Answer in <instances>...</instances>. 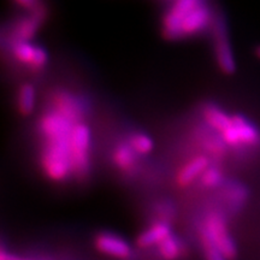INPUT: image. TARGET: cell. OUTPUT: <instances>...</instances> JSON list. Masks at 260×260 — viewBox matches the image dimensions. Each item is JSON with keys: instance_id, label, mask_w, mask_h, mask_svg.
I'll list each match as a JSON object with an SVG mask.
<instances>
[{"instance_id": "obj_1", "label": "cell", "mask_w": 260, "mask_h": 260, "mask_svg": "<svg viewBox=\"0 0 260 260\" xmlns=\"http://www.w3.org/2000/svg\"><path fill=\"white\" fill-rule=\"evenodd\" d=\"M40 164L44 174L54 182L65 181L73 175L70 136L45 140L41 149Z\"/></svg>"}, {"instance_id": "obj_2", "label": "cell", "mask_w": 260, "mask_h": 260, "mask_svg": "<svg viewBox=\"0 0 260 260\" xmlns=\"http://www.w3.org/2000/svg\"><path fill=\"white\" fill-rule=\"evenodd\" d=\"M73 175L82 180L88 175L90 167V129L86 123L80 122L74 125L70 135Z\"/></svg>"}, {"instance_id": "obj_3", "label": "cell", "mask_w": 260, "mask_h": 260, "mask_svg": "<svg viewBox=\"0 0 260 260\" xmlns=\"http://www.w3.org/2000/svg\"><path fill=\"white\" fill-rule=\"evenodd\" d=\"M203 228L207 235L222 253L224 259H234L237 256V247L229 234L225 220L218 213H210L205 219Z\"/></svg>"}, {"instance_id": "obj_4", "label": "cell", "mask_w": 260, "mask_h": 260, "mask_svg": "<svg viewBox=\"0 0 260 260\" xmlns=\"http://www.w3.org/2000/svg\"><path fill=\"white\" fill-rule=\"evenodd\" d=\"M211 22H212V12L204 2L200 3L197 8H194L182 18L175 34V40L199 34L209 27Z\"/></svg>"}, {"instance_id": "obj_5", "label": "cell", "mask_w": 260, "mask_h": 260, "mask_svg": "<svg viewBox=\"0 0 260 260\" xmlns=\"http://www.w3.org/2000/svg\"><path fill=\"white\" fill-rule=\"evenodd\" d=\"M52 109L73 123L82 122L86 107L82 100L67 90H56L51 96Z\"/></svg>"}, {"instance_id": "obj_6", "label": "cell", "mask_w": 260, "mask_h": 260, "mask_svg": "<svg viewBox=\"0 0 260 260\" xmlns=\"http://www.w3.org/2000/svg\"><path fill=\"white\" fill-rule=\"evenodd\" d=\"M214 38H216L214 46H216L217 63L224 74L232 75L236 70V63L234 59L229 39H228L225 23H224V19L220 17L214 22Z\"/></svg>"}, {"instance_id": "obj_7", "label": "cell", "mask_w": 260, "mask_h": 260, "mask_svg": "<svg viewBox=\"0 0 260 260\" xmlns=\"http://www.w3.org/2000/svg\"><path fill=\"white\" fill-rule=\"evenodd\" d=\"M75 123L65 118L53 109L48 110L40 117L39 121V133L44 140L69 138L73 132Z\"/></svg>"}, {"instance_id": "obj_8", "label": "cell", "mask_w": 260, "mask_h": 260, "mask_svg": "<svg viewBox=\"0 0 260 260\" xmlns=\"http://www.w3.org/2000/svg\"><path fill=\"white\" fill-rule=\"evenodd\" d=\"M12 56L19 63L29 65L32 69L39 70L47 63V52L40 46H35L27 40H14L11 46Z\"/></svg>"}, {"instance_id": "obj_9", "label": "cell", "mask_w": 260, "mask_h": 260, "mask_svg": "<svg viewBox=\"0 0 260 260\" xmlns=\"http://www.w3.org/2000/svg\"><path fill=\"white\" fill-rule=\"evenodd\" d=\"M203 3V0H175L174 4L162 17V34L169 40H175V34L182 18Z\"/></svg>"}, {"instance_id": "obj_10", "label": "cell", "mask_w": 260, "mask_h": 260, "mask_svg": "<svg viewBox=\"0 0 260 260\" xmlns=\"http://www.w3.org/2000/svg\"><path fill=\"white\" fill-rule=\"evenodd\" d=\"M95 248L103 254L112 258L125 259L132 255V247L122 237L111 233L98 234L94 241Z\"/></svg>"}, {"instance_id": "obj_11", "label": "cell", "mask_w": 260, "mask_h": 260, "mask_svg": "<svg viewBox=\"0 0 260 260\" xmlns=\"http://www.w3.org/2000/svg\"><path fill=\"white\" fill-rule=\"evenodd\" d=\"M31 14L17 22L14 29V40L30 41L37 34L39 25L45 17V9L39 6L37 10L30 11Z\"/></svg>"}, {"instance_id": "obj_12", "label": "cell", "mask_w": 260, "mask_h": 260, "mask_svg": "<svg viewBox=\"0 0 260 260\" xmlns=\"http://www.w3.org/2000/svg\"><path fill=\"white\" fill-rule=\"evenodd\" d=\"M209 158L206 155H198L182 167L177 172L176 183L178 186L184 188L201 176V174L209 168Z\"/></svg>"}, {"instance_id": "obj_13", "label": "cell", "mask_w": 260, "mask_h": 260, "mask_svg": "<svg viewBox=\"0 0 260 260\" xmlns=\"http://www.w3.org/2000/svg\"><path fill=\"white\" fill-rule=\"evenodd\" d=\"M170 234V224L165 222V220H160V222L153 223L144 233L140 234L138 240H136V243H138L140 248H149L152 246H157L159 242H161Z\"/></svg>"}, {"instance_id": "obj_14", "label": "cell", "mask_w": 260, "mask_h": 260, "mask_svg": "<svg viewBox=\"0 0 260 260\" xmlns=\"http://www.w3.org/2000/svg\"><path fill=\"white\" fill-rule=\"evenodd\" d=\"M233 124L235 126L240 146H254L259 142L260 134L258 129L247 121L243 116H233Z\"/></svg>"}, {"instance_id": "obj_15", "label": "cell", "mask_w": 260, "mask_h": 260, "mask_svg": "<svg viewBox=\"0 0 260 260\" xmlns=\"http://www.w3.org/2000/svg\"><path fill=\"white\" fill-rule=\"evenodd\" d=\"M205 122L218 134L225 130L233 123V117L216 105H209L204 109Z\"/></svg>"}, {"instance_id": "obj_16", "label": "cell", "mask_w": 260, "mask_h": 260, "mask_svg": "<svg viewBox=\"0 0 260 260\" xmlns=\"http://www.w3.org/2000/svg\"><path fill=\"white\" fill-rule=\"evenodd\" d=\"M136 152L128 144L118 145L113 152V161L116 167L123 172H129L135 168Z\"/></svg>"}, {"instance_id": "obj_17", "label": "cell", "mask_w": 260, "mask_h": 260, "mask_svg": "<svg viewBox=\"0 0 260 260\" xmlns=\"http://www.w3.org/2000/svg\"><path fill=\"white\" fill-rule=\"evenodd\" d=\"M18 111L22 115H30L35 106V90L34 87L29 83H24L19 87L17 96Z\"/></svg>"}, {"instance_id": "obj_18", "label": "cell", "mask_w": 260, "mask_h": 260, "mask_svg": "<svg viewBox=\"0 0 260 260\" xmlns=\"http://www.w3.org/2000/svg\"><path fill=\"white\" fill-rule=\"evenodd\" d=\"M158 253L160 254L161 258L164 259H176L182 254V246L181 242L178 241L176 236L170 234L168 237H165L161 242L158 245Z\"/></svg>"}, {"instance_id": "obj_19", "label": "cell", "mask_w": 260, "mask_h": 260, "mask_svg": "<svg viewBox=\"0 0 260 260\" xmlns=\"http://www.w3.org/2000/svg\"><path fill=\"white\" fill-rule=\"evenodd\" d=\"M129 145L138 154H147L153 149V140L145 133H135L129 138Z\"/></svg>"}, {"instance_id": "obj_20", "label": "cell", "mask_w": 260, "mask_h": 260, "mask_svg": "<svg viewBox=\"0 0 260 260\" xmlns=\"http://www.w3.org/2000/svg\"><path fill=\"white\" fill-rule=\"evenodd\" d=\"M200 242L201 246H203V249L205 252V255L206 258L211 260H220L224 259L222 253L219 252V249L217 248V246L214 245V242L211 240V237L207 235V233L205 232L204 228L200 229Z\"/></svg>"}, {"instance_id": "obj_21", "label": "cell", "mask_w": 260, "mask_h": 260, "mask_svg": "<svg viewBox=\"0 0 260 260\" xmlns=\"http://www.w3.org/2000/svg\"><path fill=\"white\" fill-rule=\"evenodd\" d=\"M200 182L206 188H217L223 183V174L217 168H207L200 176Z\"/></svg>"}, {"instance_id": "obj_22", "label": "cell", "mask_w": 260, "mask_h": 260, "mask_svg": "<svg viewBox=\"0 0 260 260\" xmlns=\"http://www.w3.org/2000/svg\"><path fill=\"white\" fill-rule=\"evenodd\" d=\"M247 190L240 184H234V186H229L226 190V197L229 201L233 204L240 205L247 199ZM230 203V204H232Z\"/></svg>"}, {"instance_id": "obj_23", "label": "cell", "mask_w": 260, "mask_h": 260, "mask_svg": "<svg viewBox=\"0 0 260 260\" xmlns=\"http://www.w3.org/2000/svg\"><path fill=\"white\" fill-rule=\"evenodd\" d=\"M15 3L21 6V8L29 10V11H34L39 6H41L39 0H15Z\"/></svg>"}, {"instance_id": "obj_24", "label": "cell", "mask_w": 260, "mask_h": 260, "mask_svg": "<svg viewBox=\"0 0 260 260\" xmlns=\"http://www.w3.org/2000/svg\"><path fill=\"white\" fill-rule=\"evenodd\" d=\"M255 56L260 59V45H259V46L255 47Z\"/></svg>"}]
</instances>
